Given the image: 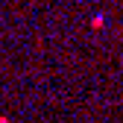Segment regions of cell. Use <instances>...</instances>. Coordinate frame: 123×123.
Here are the masks:
<instances>
[{"mask_svg":"<svg viewBox=\"0 0 123 123\" xmlns=\"http://www.w3.org/2000/svg\"><path fill=\"white\" fill-rule=\"evenodd\" d=\"M0 123H9V117H3V114H0Z\"/></svg>","mask_w":123,"mask_h":123,"instance_id":"1","label":"cell"}]
</instances>
